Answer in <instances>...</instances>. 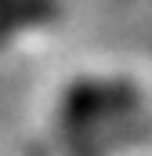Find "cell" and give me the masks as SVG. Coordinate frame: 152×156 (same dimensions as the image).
<instances>
[{
    "label": "cell",
    "instance_id": "obj_1",
    "mask_svg": "<svg viewBox=\"0 0 152 156\" xmlns=\"http://www.w3.org/2000/svg\"><path fill=\"white\" fill-rule=\"evenodd\" d=\"M130 105H134V91L123 80L83 76L65 87L58 113H54V127L62 131V138L87 145L102 123H109L112 116H123Z\"/></svg>",
    "mask_w": 152,
    "mask_h": 156
},
{
    "label": "cell",
    "instance_id": "obj_2",
    "mask_svg": "<svg viewBox=\"0 0 152 156\" xmlns=\"http://www.w3.org/2000/svg\"><path fill=\"white\" fill-rule=\"evenodd\" d=\"M62 0H0V44L54 22Z\"/></svg>",
    "mask_w": 152,
    "mask_h": 156
}]
</instances>
